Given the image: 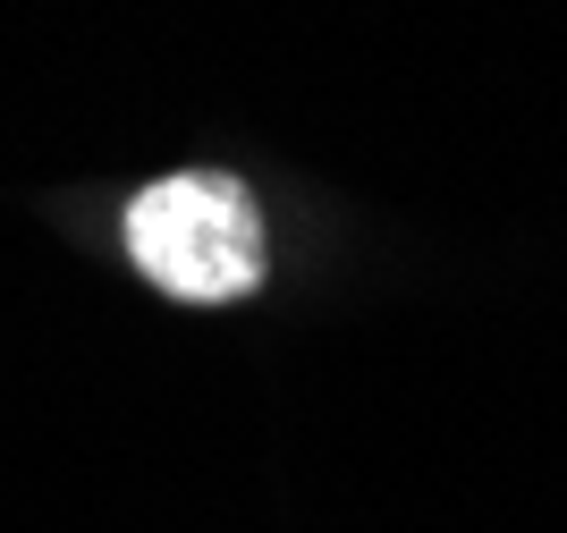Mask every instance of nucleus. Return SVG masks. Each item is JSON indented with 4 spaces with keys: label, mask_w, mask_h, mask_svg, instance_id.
<instances>
[{
    "label": "nucleus",
    "mask_w": 567,
    "mask_h": 533,
    "mask_svg": "<svg viewBox=\"0 0 567 533\" xmlns=\"http://www.w3.org/2000/svg\"><path fill=\"white\" fill-rule=\"evenodd\" d=\"M127 263L162 297L237 305L262 288V212L246 178L220 170H169L127 204Z\"/></svg>",
    "instance_id": "f257e3e1"
}]
</instances>
